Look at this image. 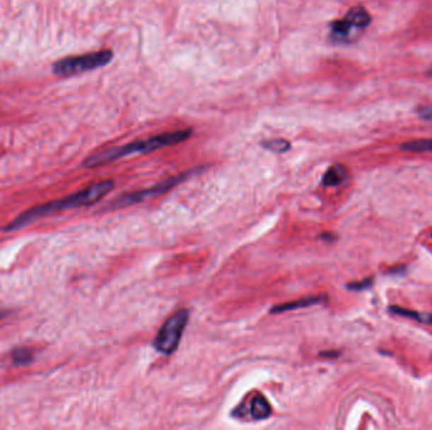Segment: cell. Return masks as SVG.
Instances as JSON below:
<instances>
[{"label": "cell", "mask_w": 432, "mask_h": 430, "mask_svg": "<svg viewBox=\"0 0 432 430\" xmlns=\"http://www.w3.org/2000/svg\"><path fill=\"white\" fill-rule=\"evenodd\" d=\"M388 311L392 314H396V316H401V317H406V318L414 319L421 323L432 324V314H427V313H419L414 312L412 309H406V308H401V306H390Z\"/></svg>", "instance_id": "obj_10"}, {"label": "cell", "mask_w": 432, "mask_h": 430, "mask_svg": "<svg viewBox=\"0 0 432 430\" xmlns=\"http://www.w3.org/2000/svg\"><path fill=\"white\" fill-rule=\"evenodd\" d=\"M427 76H432V70H430V71L427 72Z\"/></svg>", "instance_id": "obj_17"}, {"label": "cell", "mask_w": 432, "mask_h": 430, "mask_svg": "<svg viewBox=\"0 0 432 430\" xmlns=\"http://www.w3.org/2000/svg\"><path fill=\"white\" fill-rule=\"evenodd\" d=\"M114 54L110 49L93 52V54H81V56H72L66 59H59L54 64V72L59 76H75L78 73L86 71H93L110 64Z\"/></svg>", "instance_id": "obj_4"}, {"label": "cell", "mask_w": 432, "mask_h": 430, "mask_svg": "<svg viewBox=\"0 0 432 430\" xmlns=\"http://www.w3.org/2000/svg\"><path fill=\"white\" fill-rule=\"evenodd\" d=\"M370 23L372 16L364 6H353L344 18L330 24V40L337 43H351L364 33Z\"/></svg>", "instance_id": "obj_3"}, {"label": "cell", "mask_w": 432, "mask_h": 430, "mask_svg": "<svg viewBox=\"0 0 432 430\" xmlns=\"http://www.w3.org/2000/svg\"><path fill=\"white\" fill-rule=\"evenodd\" d=\"M262 145L268 150L273 152V153H284V152L290 150L291 143L286 139H272V141L263 142Z\"/></svg>", "instance_id": "obj_13"}, {"label": "cell", "mask_w": 432, "mask_h": 430, "mask_svg": "<svg viewBox=\"0 0 432 430\" xmlns=\"http://www.w3.org/2000/svg\"><path fill=\"white\" fill-rule=\"evenodd\" d=\"M33 351L30 348H16L12 352L13 362L19 366L28 365L33 361Z\"/></svg>", "instance_id": "obj_12"}, {"label": "cell", "mask_w": 432, "mask_h": 430, "mask_svg": "<svg viewBox=\"0 0 432 430\" xmlns=\"http://www.w3.org/2000/svg\"><path fill=\"white\" fill-rule=\"evenodd\" d=\"M417 115L422 120H426L432 123V105H424L417 109Z\"/></svg>", "instance_id": "obj_15"}, {"label": "cell", "mask_w": 432, "mask_h": 430, "mask_svg": "<svg viewBox=\"0 0 432 430\" xmlns=\"http://www.w3.org/2000/svg\"><path fill=\"white\" fill-rule=\"evenodd\" d=\"M249 412H250L252 419H255V420H264V419L271 417L272 407H271V404L268 402L264 396L257 395L255 399L250 401Z\"/></svg>", "instance_id": "obj_8"}, {"label": "cell", "mask_w": 432, "mask_h": 430, "mask_svg": "<svg viewBox=\"0 0 432 430\" xmlns=\"http://www.w3.org/2000/svg\"><path fill=\"white\" fill-rule=\"evenodd\" d=\"M187 176H189V173H184L181 176H177V177L168 178L167 181L158 183V184H156V186L151 187V189L136 191V192H132V193H128V195L122 196V197H119L118 200L114 202L112 206L114 208H123V207L136 205V203H141L143 201L163 195V193L168 192L170 189H173L175 186H177L178 183L182 182Z\"/></svg>", "instance_id": "obj_6"}, {"label": "cell", "mask_w": 432, "mask_h": 430, "mask_svg": "<svg viewBox=\"0 0 432 430\" xmlns=\"http://www.w3.org/2000/svg\"><path fill=\"white\" fill-rule=\"evenodd\" d=\"M114 189V182L110 179L107 181H100V182L93 183L89 187L78 191L74 195L66 197L64 200H56L52 202H48L41 206L33 207L30 208L28 211L19 215L18 217L14 218L12 222L6 225V231H16L23 229L24 226L30 225L35 222L40 218L48 216V215H54V213H62V211H69L78 207H88L91 205H95L96 202L105 197L107 193H110Z\"/></svg>", "instance_id": "obj_1"}, {"label": "cell", "mask_w": 432, "mask_h": 430, "mask_svg": "<svg viewBox=\"0 0 432 430\" xmlns=\"http://www.w3.org/2000/svg\"><path fill=\"white\" fill-rule=\"evenodd\" d=\"M191 134H192L191 130H177L172 133H163L160 136H151L144 141L129 143L122 147L110 148L101 153L91 155L83 162V165L86 168H98L101 165H109L115 160H122L132 154L151 153L162 148L171 147V145L185 142L189 139Z\"/></svg>", "instance_id": "obj_2"}, {"label": "cell", "mask_w": 432, "mask_h": 430, "mask_svg": "<svg viewBox=\"0 0 432 430\" xmlns=\"http://www.w3.org/2000/svg\"><path fill=\"white\" fill-rule=\"evenodd\" d=\"M372 284H373V279L368 277V279H364L363 282L348 284L346 288L350 289V290H364V289L370 288Z\"/></svg>", "instance_id": "obj_14"}, {"label": "cell", "mask_w": 432, "mask_h": 430, "mask_svg": "<svg viewBox=\"0 0 432 430\" xmlns=\"http://www.w3.org/2000/svg\"><path fill=\"white\" fill-rule=\"evenodd\" d=\"M325 301V295H315V297H308V298H301L297 301H290V303H284L279 306H273L271 309V313H284L290 312V311H296L301 308H308L313 306L315 304H319L321 301Z\"/></svg>", "instance_id": "obj_7"}, {"label": "cell", "mask_w": 432, "mask_h": 430, "mask_svg": "<svg viewBox=\"0 0 432 430\" xmlns=\"http://www.w3.org/2000/svg\"><path fill=\"white\" fill-rule=\"evenodd\" d=\"M346 177H348V172L345 169V167L341 165H332L322 177V184L325 187H337L339 184H341Z\"/></svg>", "instance_id": "obj_9"}, {"label": "cell", "mask_w": 432, "mask_h": 430, "mask_svg": "<svg viewBox=\"0 0 432 430\" xmlns=\"http://www.w3.org/2000/svg\"><path fill=\"white\" fill-rule=\"evenodd\" d=\"M401 149L411 153H427L432 152V139H416L403 143Z\"/></svg>", "instance_id": "obj_11"}, {"label": "cell", "mask_w": 432, "mask_h": 430, "mask_svg": "<svg viewBox=\"0 0 432 430\" xmlns=\"http://www.w3.org/2000/svg\"><path fill=\"white\" fill-rule=\"evenodd\" d=\"M339 352H334V351H327V352H321L320 356H322V357H332V359H335V357H338Z\"/></svg>", "instance_id": "obj_16"}, {"label": "cell", "mask_w": 432, "mask_h": 430, "mask_svg": "<svg viewBox=\"0 0 432 430\" xmlns=\"http://www.w3.org/2000/svg\"><path fill=\"white\" fill-rule=\"evenodd\" d=\"M189 309H180L172 314L154 337L153 347L163 354H172L178 348L185 328L189 323Z\"/></svg>", "instance_id": "obj_5"}]
</instances>
